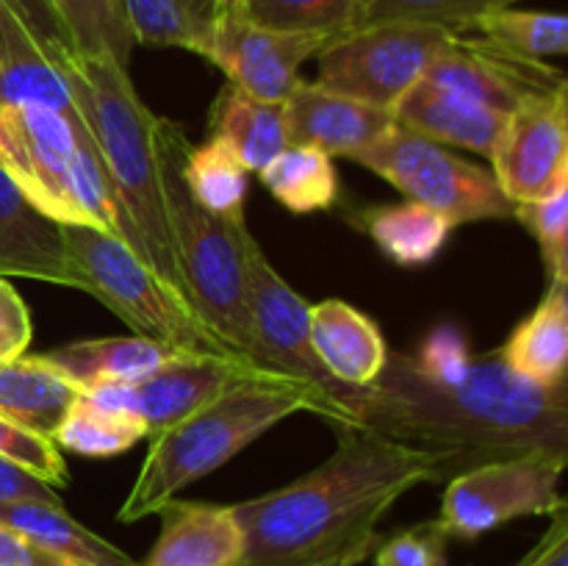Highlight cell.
I'll return each instance as SVG.
<instances>
[{
	"label": "cell",
	"instance_id": "6da1fadb",
	"mask_svg": "<svg viewBox=\"0 0 568 566\" xmlns=\"http://www.w3.org/2000/svg\"><path fill=\"white\" fill-rule=\"evenodd\" d=\"M342 403L353 427L433 455L444 483L491 461H568L566 383L525 381L499 350L469 353L455 327L430 333L416 353L388 350L381 375L344 386Z\"/></svg>",
	"mask_w": 568,
	"mask_h": 566
},
{
	"label": "cell",
	"instance_id": "7a4b0ae2",
	"mask_svg": "<svg viewBox=\"0 0 568 566\" xmlns=\"http://www.w3.org/2000/svg\"><path fill=\"white\" fill-rule=\"evenodd\" d=\"M444 483L433 455L364 427H338L325 464L288 486L233 505L244 530L242 566H311L375 538L403 494Z\"/></svg>",
	"mask_w": 568,
	"mask_h": 566
},
{
	"label": "cell",
	"instance_id": "3957f363",
	"mask_svg": "<svg viewBox=\"0 0 568 566\" xmlns=\"http://www.w3.org/2000/svg\"><path fill=\"white\" fill-rule=\"evenodd\" d=\"M67 81L131 228L133 253L189 300L166 214L159 117L139 98L128 67L114 59H75L67 67Z\"/></svg>",
	"mask_w": 568,
	"mask_h": 566
},
{
	"label": "cell",
	"instance_id": "277c9868",
	"mask_svg": "<svg viewBox=\"0 0 568 566\" xmlns=\"http://www.w3.org/2000/svg\"><path fill=\"white\" fill-rule=\"evenodd\" d=\"M297 411L322 416L336 431L349 427L347 414L308 383L292 377L242 383L153 438L116 519L139 522L159 514L183 488L225 466L233 455Z\"/></svg>",
	"mask_w": 568,
	"mask_h": 566
},
{
	"label": "cell",
	"instance_id": "5b68a950",
	"mask_svg": "<svg viewBox=\"0 0 568 566\" xmlns=\"http://www.w3.org/2000/svg\"><path fill=\"white\" fill-rule=\"evenodd\" d=\"M0 166L61 225H92L133 250L131 228L78 111L0 105Z\"/></svg>",
	"mask_w": 568,
	"mask_h": 566
},
{
	"label": "cell",
	"instance_id": "8992f818",
	"mask_svg": "<svg viewBox=\"0 0 568 566\" xmlns=\"http://www.w3.org/2000/svg\"><path fill=\"white\" fill-rule=\"evenodd\" d=\"M189 139L178 122L159 117V150L164 164L166 214L172 225L178 266L189 300L205 322L247 361H253L250 331L247 266H244V231L247 222L225 220L197 203L183 181V159ZM255 364V361H253ZM258 366V364H255Z\"/></svg>",
	"mask_w": 568,
	"mask_h": 566
},
{
	"label": "cell",
	"instance_id": "52a82bcc",
	"mask_svg": "<svg viewBox=\"0 0 568 566\" xmlns=\"http://www.w3.org/2000/svg\"><path fill=\"white\" fill-rule=\"evenodd\" d=\"M61 233L75 289L98 297L105 309L128 322L136 336L155 338L178 353L244 358L122 239L92 225H61Z\"/></svg>",
	"mask_w": 568,
	"mask_h": 566
},
{
	"label": "cell",
	"instance_id": "ba28073f",
	"mask_svg": "<svg viewBox=\"0 0 568 566\" xmlns=\"http://www.w3.org/2000/svg\"><path fill=\"white\" fill-rule=\"evenodd\" d=\"M453 33V28L438 22H369L331 39L316 53V83L394 114Z\"/></svg>",
	"mask_w": 568,
	"mask_h": 566
},
{
	"label": "cell",
	"instance_id": "9c48e42d",
	"mask_svg": "<svg viewBox=\"0 0 568 566\" xmlns=\"http://www.w3.org/2000/svg\"><path fill=\"white\" fill-rule=\"evenodd\" d=\"M353 161L369 166L414 203L444 214L453 225L514 220V203L505 198L491 172L403 125H394Z\"/></svg>",
	"mask_w": 568,
	"mask_h": 566
},
{
	"label": "cell",
	"instance_id": "30bf717a",
	"mask_svg": "<svg viewBox=\"0 0 568 566\" xmlns=\"http://www.w3.org/2000/svg\"><path fill=\"white\" fill-rule=\"evenodd\" d=\"M564 461L547 455L491 461L449 477L438 525L449 538H477L521 516H552L566 508Z\"/></svg>",
	"mask_w": 568,
	"mask_h": 566
},
{
	"label": "cell",
	"instance_id": "8fae6325",
	"mask_svg": "<svg viewBox=\"0 0 568 566\" xmlns=\"http://www.w3.org/2000/svg\"><path fill=\"white\" fill-rule=\"evenodd\" d=\"M244 266H247V303H250V331H253V361L261 370L277 372L292 381L308 383L325 400L336 403L347 414L342 403L344 383L333 381L325 366L316 361L311 350V303L300 297L286 277L266 259L258 239L244 231ZM349 422V414H347ZM353 427V422H349Z\"/></svg>",
	"mask_w": 568,
	"mask_h": 566
},
{
	"label": "cell",
	"instance_id": "7c38bea8",
	"mask_svg": "<svg viewBox=\"0 0 568 566\" xmlns=\"http://www.w3.org/2000/svg\"><path fill=\"white\" fill-rule=\"evenodd\" d=\"M266 377L283 375L261 370L244 358L181 353L142 381L94 388V392H87V397L139 416L148 427V438H155L231 388L250 381H266Z\"/></svg>",
	"mask_w": 568,
	"mask_h": 566
},
{
	"label": "cell",
	"instance_id": "4fadbf2b",
	"mask_svg": "<svg viewBox=\"0 0 568 566\" xmlns=\"http://www.w3.org/2000/svg\"><path fill=\"white\" fill-rule=\"evenodd\" d=\"M331 42L320 33H292L225 9L209 26L200 55L225 72L227 83L266 103H283L303 78V61Z\"/></svg>",
	"mask_w": 568,
	"mask_h": 566
},
{
	"label": "cell",
	"instance_id": "5bb4252c",
	"mask_svg": "<svg viewBox=\"0 0 568 566\" xmlns=\"http://www.w3.org/2000/svg\"><path fill=\"white\" fill-rule=\"evenodd\" d=\"M425 81L505 114L536 98L568 92V81L558 67L460 31L449 37L427 67Z\"/></svg>",
	"mask_w": 568,
	"mask_h": 566
},
{
	"label": "cell",
	"instance_id": "9a60e30c",
	"mask_svg": "<svg viewBox=\"0 0 568 566\" xmlns=\"http://www.w3.org/2000/svg\"><path fill=\"white\" fill-rule=\"evenodd\" d=\"M491 175L510 203L547 198L568 181V92L510 111L491 150Z\"/></svg>",
	"mask_w": 568,
	"mask_h": 566
},
{
	"label": "cell",
	"instance_id": "2e32d148",
	"mask_svg": "<svg viewBox=\"0 0 568 566\" xmlns=\"http://www.w3.org/2000/svg\"><path fill=\"white\" fill-rule=\"evenodd\" d=\"M283 111H286L288 144L316 148L331 159L333 155L355 159L397 125L392 111L331 92L316 81H300L283 100Z\"/></svg>",
	"mask_w": 568,
	"mask_h": 566
},
{
	"label": "cell",
	"instance_id": "e0dca14e",
	"mask_svg": "<svg viewBox=\"0 0 568 566\" xmlns=\"http://www.w3.org/2000/svg\"><path fill=\"white\" fill-rule=\"evenodd\" d=\"M0 275L75 289L61 222L44 216L0 166Z\"/></svg>",
	"mask_w": 568,
	"mask_h": 566
},
{
	"label": "cell",
	"instance_id": "ac0fdd59",
	"mask_svg": "<svg viewBox=\"0 0 568 566\" xmlns=\"http://www.w3.org/2000/svg\"><path fill=\"white\" fill-rule=\"evenodd\" d=\"M161 533L139 566H242L244 530L233 505L170 499Z\"/></svg>",
	"mask_w": 568,
	"mask_h": 566
},
{
	"label": "cell",
	"instance_id": "d6986e66",
	"mask_svg": "<svg viewBox=\"0 0 568 566\" xmlns=\"http://www.w3.org/2000/svg\"><path fill=\"white\" fill-rule=\"evenodd\" d=\"M394 120L397 125L422 133L438 144H455V148L475 150L480 155H491L508 114L422 78L397 103Z\"/></svg>",
	"mask_w": 568,
	"mask_h": 566
},
{
	"label": "cell",
	"instance_id": "ffe728a7",
	"mask_svg": "<svg viewBox=\"0 0 568 566\" xmlns=\"http://www.w3.org/2000/svg\"><path fill=\"white\" fill-rule=\"evenodd\" d=\"M175 355L181 353L148 336H105L61 344L42 353V361L87 394L103 386L142 381L170 364Z\"/></svg>",
	"mask_w": 568,
	"mask_h": 566
},
{
	"label": "cell",
	"instance_id": "44dd1931",
	"mask_svg": "<svg viewBox=\"0 0 568 566\" xmlns=\"http://www.w3.org/2000/svg\"><path fill=\"white\" fill-rule=\"evenodd\" d=\"M311 350L333 381L366 386L383 372L388 344L381 327L344 300L311 305Z\"/></svg>",
	"mask_w": 568,
	"mask_h": 566
},
{
	"label": "cell",
	"instance_id": "7402d4cb",
	"mask_svg": "<svg viewBox=\"0 0 568 566\" xmlns=\"http://www.w3.org/2000/svg\"><path fill=\"white\" fill-rule=\"evenodd\" d=\"M0 105L75 109L67 67H61L3 6H0Z\"/></svg>",
	"mask_w": 568,
	"mask_h": 566
},
{
	"label": "cell",
	"instance_id": "603a6c76",
	"mask_svg": "<svg viewBox=\"0 0 568 566\" xmlns=\"http://www.w3.org/2000/svg\"><path fill=\"white\" fill-rule=\"evenodd\" d=\"M78 394L42 355L22 353L0 361V416L33 436L53 442Z\"/></svg>",
	"mask_w": 568,
	"mask_h": 566
},
{
	"label": "cell",
	"instance_id": "cb8c5ba5",
	"mask_svg": "<svg viewBox=\"0 0 568 566\" xmlns=\"http://www.w3.org/2000/svg\"><path fill=\"white\" fill-rule=\"evenodd\" d=\"M505 364L538 386L566 383L568 358V281L549 277L538 309L519 322L508 342L499 347Z\"/></svg>",
	"mask_w": 568,
	"mask_h": 566
},
{
	"label": "cell",
	"instance_id": "d4e9b609",
	"mask_svg": "<svg viewBox=\"0 0 568 566\" xmlns=\"http://www.w3.org/2000/svg\"><path fill=\"white\" fill-rule=\"evenodd\" d=\"M0 522L20 530L64 566H139L131 555L72 519L64 505L0 503Z\"/></svg>",
	"mask_w": 568,
	"mask_h": 566
},
{
	"label": "cell",
	"instance_id": "484cf974",
	"mask_svg": "<svg viewBox=\"0 0 568 566\" xmlns=\"http://www.w3.org/2000/svg\"><path fill=\"white\" fill-rule=\"evenodd\" d=\"M211 137L222 139L247 172H261L288 148L283 103H266L225 83L211 109Z\"/></svg>",
	"mask_w": 568,
	"mask_h": 566
},
{
	"label": "cell",
	"instance_id": "4316f807",
	"mask_svg": "<svg viewBox=\"0 0 568 566\" xmlns=\"http://www.w3.org/2000/svg\"><path fill=\"white\" fill-rule=\"evenodd\" d=\"M361 225L383 250V255L399 266L430 264L442 253L453 231V222L447 216L414 200L364 211Z\"/></svg>",
	"mask_w": 568,
	"mask_h": 566
},
{
	"label": "cell",
	"instance_id": "83f0119b",
	"mask_svg": "<svg viewBox=\"0 0 568 566\" xmlns=\"http://www.w3.org/2000/svg\"><path fill=\"white\" fill-rule=\"evenodd\" d=\"M277 203L294 214L331 209L338 200V175L333 159L316 148L288 144L258 172Z\"/></svg>",
	"mask_w": 568,
	"mask_h": 566
},
{
	"label": "cell",
	"instance_id": "f1b7e54d",
	"mask_svg": "<svg viewBox=\"0 0 568 566\" xmlns=\"http://www.w3.org/2000/svg\"><path fill=\"white\" fill-rule=\"evenodd\" d=\"M142 438H148V427L139 416L78 394L55 431L53 444L67 453L87 455V458H111V455L136 447Z\"/></svg>",
	"mask_w": 568,
	"mask_h": 566
},
{
	"label": "cell",
	"instance_id": "f546056e",
	"mask_svg": "<svg viewBox=\"0 0 568 566\" xmlns=\"http://www.w3.org/2000/svg\"><path fill=\"white\" fill-rule=\"evenodd\" d=\"M460 33H471L486 42L499 44L514 53L530 59H549L564 55L568 50V20L558 11H530L505 6V9L483 11L458 28Z\"/></svg>",
	"mask_w": 568,
	"mask_h": 566
},
{
	"label": "cell",
	"instance_id": "4dcf8cb0",
	"mask_svg": "<svg viewBox=\"0 0 568 566\" xmlns=\"http://www.w3.org/2000/svg\"><path fill=\"white\" fill-rule=\"evenodd\" d=\"M375 0H242L233 9L261 26L336 39L369 22Z\"/></svg>",
	"mask_w": 568,
	"mask_h": 566
},
{
	"label": "cell",
	"instance_id": "1f68e13d",
	"mask_svg": "<svg viewBox=\"0 0 568 566\" xmlns=\"http://www.w3.org/2000/svg\"><path fill=\"white\" fill-rule=\"evenodd\" d=\"M181 172L192 198L211 214L225 220L244 216L247 170L222 139L209 137L203 144H189Z\"/></svg>",
	"mask_w": 568,
	"mask_h": 566
},
{
	"label": "cell",
	"instance_id": "d6a6232c",
	"mask_svg": "<svg viewBox=\"0 0 568 566\" xmlns=\"http://www.w3.org/2000/svg\"><path fill=\"white\" fill-rule=\"evenodd\" d=\"M64 22L78 59H114L128 67L136 48L122 0H50Z\"/></svg>",
	"mask_w": 568,
	"mask_h": 566
},
{
	"label": "cell",
	"instance_id": "836d02e7",
	"mask_svg": "<svg viewBox=\"0 0 568 566\" xmlns=\"http://www.w3.org/2000/svg\"><path fill=\"white\" fill-rule=\"evenodd\" d=\"M128 28L136 44L183 48L200 55L209 28L194 20L181 0H122Z\"/></svg>",
	"mask_w": 568,
	"mask_h": 566
},
{
	"label": "cell",
	"instance_id": "e575fe53",
	"mask_svg": "<svg viewBox=\"0 0 568 566\" xmlns=\"http://www.w3.org/2000/svg\"><path fill=\"white\" fill-rule=\"evenodd\" d=\"M519 220L538 239L549 277L568 281V181L541 200L514 205Z\"/></svg>",
	"mask_w": 568,
	"mask_h": 566
},
{
	"label": "cell",
	"instance_id": "d590c367",
	"mask_svg": "<svg viewBox=\"0 0 568 566\" xmlns=\"http://www.w3.org/2000/svg\"><path fill=\"white\" fill-rule=\"evenodd\" d=\"M521 0H375L372 3L369 22L383 20H419L438 22L453 31H458L466 20L491 9H505ZM366 22V26H369Z\"/></svg>",
	"mask_w": 568,
	"mask_h": 566
},
{
	"label": "cell",
	"instance_id": "8d00e7d4",
	"mask_svg": "<svg viewBox=\"0 0 568 566\" xmlns=\"http://www.w3.org/2000/svg\"><path fill=\"white\" fill-rule=\"evenodd\" d=\"M0 455L20 464L31 475L42 477L53 488H64L67 481H70L64 455H61V449L53 442L22 431V427L3 420V416H0Z\"/></svg>",
	"mask_w": 568,
	"mask_h": 566
},
{
	"label": "cell",
	"instance_id": "74e56055",
	"mask_svg": "<svg viewBox=\"0 0 568 566\" xmlns=\"http://www.w3.org/2000/svg\"><path fill=\"white\" fill-rule=\"evenodd\" d=\"M447 542L436 519L422 522L377 544L375 566H449Z\"/></svg>",
	"mask_w": 568,
	"mask_h": 566
},
{
	"label": "cell",
	"instance_id": "f35d334b",
	"mask_svg": "<svg viewBox=\"0 0 568 566\" xmlns=\"http://www.w3.org/2000/svg\"><path fill=\"white\" fill-rule=\"evenodd\" d=\"M0 6L20 20L61 67H70L78 59L75 44L50 0H0Z\"/></svg>",
	"mask_w": 568,
	"mask_h": 566
},
{
	"label": "cell",
	"instance_id": "ab89813d",
	"mask_svg": "<svg viewBox=\"0 0 568 566\" xmlns=\"http://www.w3.org/2000/svg\"><path fill=\"white\" fill-rule=\"evenodd\" d=\"M31 344V314L17 289L0 275V361L22 355Z\"/></svg>",
	"mask_w": 568,
	"mask_h": 566
},
{
	"label": "cell",
	"instance_id": "60d3db41",
	"mask_svg": "<svg viewBox=\"0 0 568 566\" xmlns=\"http://www.w3.org/2000/svg\"><path fill=\"white\" fill-rule=\"evenodd\" d=\"M0 503H50L64 505L59 488L48 486L42 477L31 475L14 461L0 455Z\"/></svg>",
	"mask_w": 568,
	"mask_h": 566
},
{
	"label": "cell",
	"instance_id": "b9f144b4",
	"mask_svg": "<svg viewBox=\"0 0 568 566\" xmlns=\"http://www.w3.org/2000/svg\"><path fill=\"white\" fill-rule=\"evenodd\" d=\"M0 566H64L39 544L0 522Z\"/></svg>",
	"mask_w": 568,
	"mask_h": 566
},
{
	"label": "cell",
	"instance_id": "7bdbcfd3",
	"mask_svg": "<svg viewBox=\"0 0 568 566\" xmlns=\"http://www.w3.org/2000/svg\"><path fill=\"white\" fill-rule=\"evenodd\" d=\"M519 566H568V516L566 508L555 511L552 525L541 542L525 555Z\"/></svg>",
	"mask_w": 568,
	"mask_h": 566
},
{
	"label": "cell",
	"instance_id": "ee69618b",
	"mask_svg": "<svg viewBox=\"0 0 568 566\" xmlns=\"http://www.w3.org/2000/svg\"><path fill=\"white\" fill-rule=\"evenodd\" d=\"M377 547V536L375 538H366V542L355 544V547L344 549V553L333 555V558L320 560V564H311V566H361L366 558H369L372 549Z\"/></svg>",
	"mask_w": 568,
	"mask_h": 566
},
{
	"label": "cell",
	"instance_id": "f6af8a7d",
	"mask_svg": "<svg viewBox=\"0 0 568 566\" xmlns=\"http://www.w3.org/2000/svg\"><path fill=\"white\" fill-rule=\"evenodd\" d=\"M239 3H242V0H222V11L233 9V6H239Z\"/></svg>",
	"mask_w": 568,
	"mask_h": 566
}]
</instances>
